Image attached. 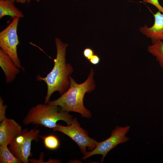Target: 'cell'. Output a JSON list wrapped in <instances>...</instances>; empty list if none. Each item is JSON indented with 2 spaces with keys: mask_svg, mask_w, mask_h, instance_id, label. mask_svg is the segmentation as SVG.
I'll return each mask as SVG.
<instances>
[{
  "mask_svg": "<svg viewBox=\"0 0 163 163\" xmlns=\"http://www.w3.org/2000/svg\"><path fill=\"white\" fill-rule=\"evenodd\" d=\"M56 48V58L54 59V65L51 71L45 77L37 75V79L43 81L46 85L47 91L45 97V104H47L50 97L55 91H58L62 95L69 88L70 82V75L73 71L71 65L66 62V49L68 46L60 40L55 38Z\"/></svg>",
  "mask_w": 163,
  "mask_h": 163,
  "instance_id": "1",
  "label": "cell"
},
{
  "mask_svg": "<svg viewBox=\"0 0 163 163\" xmlns=\"http://www.w3.org/2000/svg\"><path fill=\"white\" fill-rule=\"evenodd\" d=\"M94 75V70L91 68L88 78L80 84L77 83L70 76V84L69 89L54 101H49L48 103L59 106L64 111L77 112L83 117L91 118V113L85 107L83 100L85 94L90 93L95 88Z\"/></svg>",
  "mask_w": 163,
  "mask_h": 163,
  "instance_id": "2",
  "label": "cell"
},
{
  "mask_svg": "<svg viewBox=\"0 0 163 163\" xmlns=\"http://www.w3.org/2000/svg\"><path fill=\"white\" fill-rule=\"evenodd\" d=\"M72 117L69 112L63 110L59 106L48 103L40 104L30 109L23 123L24 125L33 124L53 129L59 120L70 125Z\"/></svg>",
  "mask_w": 163,
  "mask_h": 163,
  "instance_id": "3",
  "label": "cell"
},
{
  "mask_svg": "<svg viewBox=\"0 0 163 163\" xmlns=\"http://www.w3.org/2000/svg\"><path fill=\"white\" fill-rule=\"evenodd\" d=\"M53 129L62 132L70 138L77 144L84 155L87 152V148L91 151L95 148L97 143L95 139L89 136L87 131L80 126L75 117L73 118L70 125L65 126L57 124Z\"/></svg>",
  "mask_w": 163,
  "mask_h": 163,
  "instance_id": "4",
  "label": "cell"
},
{
  "mask_svg": "<svg viewBox=\"0 0 163 163\" xmlns=\"http://www.w3.org/2000/svg\"><path fill=\"white\" fill-rule=\"evenodd\" d=\"M12 18L9 25L0 32V47L18 68L24 70L17 52V46L19 43L17 29L20 18L14 17Z\"/></svg>",
  "mask_w": 163,
  "mask_h": 163,
  "instance_id": "5",
  "label": "cell"
},
{
  "mask_svg": "<svg viewBox=\"0 0 163 163\" xmlns=\"http://www.w3.org/2000/svg\"><path fill=\"white\" fill-rule=\"evenodd\" d=\"M40 132V130L35 128L30 130L27 129H23L9 145V149L22 162L28 163V158L31 155V142L33 140L38 141Z\"/></svg>",
  "mask_w": 163,
  "mask_h": 163,
  "instance_id": "6",
  "label": "cell"
},
{
  "mask_svg": "<svg viewBox=\"0 0 163 163\" xmlns=\"http://www.w3.org/2000/svg\"><path fill=\"white\" fill-rule=\"evenodd\" d=\"M130 128L129 126H117L112 131L109 138L102 142H97L95 148L90 152H87L84 155L83 159L85 160L95 155H101V162H103L104 158L110 150L119 144L126 142L129 140V138L126 135Z\"/></svg>",
  "mask_w": 163,
  "mask_h": 163,
  "instance_id": "7",
  "label": "cell"
},
{
  "mask_svg": "<svg viewBox=\"0 0 163 163\" xmlns=\"http://www.w3.org/2000/svg\"><path fill=\"white\" fill-rule=\"evenodd\" d=\"M22 130L21 126L14 120L6 117L0 123V145H9Z\"/></svg>",
  "mask_w": 163,
  "mask_h": 163,
  "instance_id": "8",
  "label": "cell"
},
{
  "mask_svg": "<svg viewBox=\"0 0 163 163\" xmlns=\"http://www.w3.org/2000/svg\"><path fill=\"white\" fill-rule=\"evenodd\" d=\"M154 16V22L152 27H149L145 25L139 29L142 34L151 39L152 44L163 40V13L158 11Z\"/></svg>",
  "mask_w": 163,
  "mask_h": 163,
  "instance_id": "9",
  "label": "cell"
},
{
  "mask_svg": "<svg viewBox=\"0 0 163 163\" xmlns=\"http://www.w3.org/2000/svg\"><path fill=\"white\" fill-rule=\"evenodd\" d=\"M0 66L5 75L6 82L10 83L20 72L19 68L12 59L2 49H0Z\"/></svg>",
  "mask_w": 163,
  "mask_h": 163,
  "instance_id": "10",
  "label": "cell"
},
{
  "mask_svg": "<svg viewBox=\"0 0 163 163\" xmlns=\"http://www.w3.org/2000/svg\"><path fill=\"white\" fill-rule=\"evenodd\" d=\"M5 16H10L12 18H23L24 17L22 12L15 6L14 2L0 0V18Z\"/></svg>",
  "mask_w": 163,
  "mask_h": 163,
  "instance_id": "11",
  "label": "cell"
},
{
  "mask_svg": "<svg viewBox=\"0 0 163 163\" xmlns=\"http://www.w3.org/2000/svg\"><path fill=\"white\" fill-rule=\"evenodd\" d=\"M149 53L155 56L160 67L163 68V42L159 41L148 47Z\"/></svg>",
  "mask_w": 163,
  "mask_h": 163,
  "instance_id": "12",
  "label": "cell"
},
{
  "mask_svg": "<svg viewBox=\"0 0 163 163\" xmlns=\"http://www.w3.org/2000/svg\"><path fill=\"white\" fill-rule=\"evenodd\" d=\"M8 146L0 145V163H22L21 160L15 156L9 149Z\"/></svg>",
  "mask_w": 163,
  "mask_h": 163,
  "instance_id": "13",
  "label": "cell"
},
{
  "mask_svg": "<svg viewBox=\"0 0 163 163\" xmlns=\"http://www.w3.org/2000/svg\"><path fill=\"white\" fill-rule=\"evenodd\" d=\"M39 136L43 139L44 145L48 149L55 150L59 146V140L55 135H52L45 136Z\"/></svg>",
  "mask_w": 163,
  "mask_h": 163,
  "instance_id": "14",
  "label": "cell"
},
{
  "mask_svg": "<svg viewBox=\"0 0 163 163\" xmlns=\"http://www.w3.org/2000/svg\"><path fill=\"white\" fill-rule=\"evenodd\" d=\"M94 52L91 48L88 47L84 49L83 51L84 57L87 60L89 61L92 56L94 54Z\"/></svg>",
  "mask_w": 163,
  "mask_h": 163,
  "instance_id": "15",
  "label": "cell"
},
{
  "mask_svg": "<svg viewBox=\"0 0 163 163\" xmlns=\"http://www.w3.org/2000/svg\"><path fill=\"white\" fill-rule=\"evenodd\" d=\"M7 106L4 104V101L1 97L0 98V120L1 122L6 117L5 111Z\"/></svg>",
  "mask_w": 163,
  "mask_h": 163,
  "instance_id": "16",
  "label": "cell"
},
{
  "mask_svg": "<svg viewBox=\"0 0 163 163\" xmlns=\"http://www.w3.org/2000/svg\"><path fill=\"white\" fill-rule=\"evenodd\" d=\"M143 2L153 5L158 9V11L163 13V7L160 5L158 0H143Z\"/></svg>",
  "mask_w": 163,
  "mask_h": 163,
  "instance_id": "17",
  "label": "cell"
},
{
  "mask_svg": "<svg viewBox=\"0 0 163 163\" xmlns=\"http://www.w3.org/2000/svg\"><path fill=\"white\" fill-rule=\"evenodd\" d=\"M89 61L92 64L96 65L100 63V59L97 55L94 54L92 56Z\"/></svg>",
  "mask_w": 163,
  "mask_h": 163,
  "instance_id": "18",
  "label": "cell"
},
{
  "mask_svg": "<svg viewBox=\"0 0 163 163\" xmlns=\"http://www.w3.org/2000/svg\"><path fill=\"white\" fill-rule=\"evenodd\" d=\"M37 2H39L40 0H34ZM16 2L19 3H30L31 2V0H16Z\"/></svg>",
  "mask_w": 163,
  "mask_h": 163,
  "instance_id": "19",
  "label": "cell"
},
{
  "mask_svg": "<svg viewBox=\"0 0 163 163\" xmlns=\"http://www.w3.org/2000/svg\"><path fill=\"white\" fill-rule=\"evenodd\" d=\"M7 0V1H12L13 2H15V1H16V0Z\"/></svg>",
  "mask_w": 163,
  "mask_h": 163,
  "instance_id": "20",
  "label": "cell"
}]
</instances>
